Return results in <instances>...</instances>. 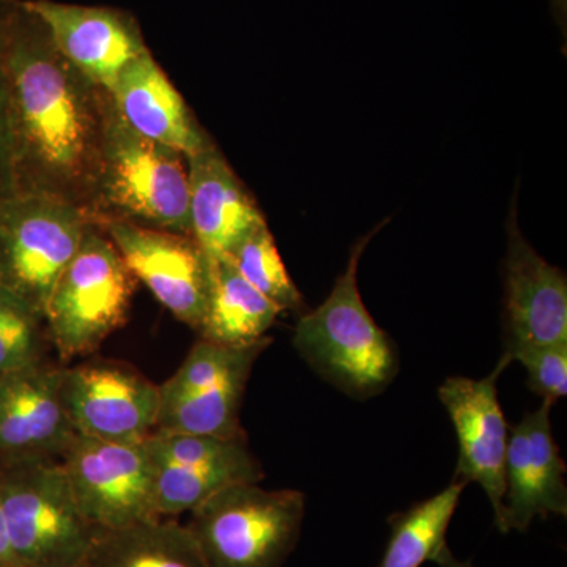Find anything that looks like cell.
<instances>
[{
    "label": "cell",
    "mask_w": 567,
    "mask_h": 567,
    "mask_svg": "<svg viewBox=\"0 0 567 567\" xmlns=\"http://www.w3.org/2000/svg\"><path fill=\"white\" fill-rule=\"evenodd\" d=\"M0 503L20 567H76L96 532L82 516L61 461L0 462Z\"/></svg>",
    "instance_id": "3957f363"
},
{
    "label": "cell",
    "mask_w": 567,
    "mask_h": 567,
    "mask_svg": "<svg viewBox=\"0 0 567 567\" xmlns=\"http://www.w3.org/2000/svg\"><path fill=\"white\" fill-rule=\"evenodd\" d=\"M85 230L81 212L58 194L13 192L0 197V286L43 317Z\"/></svg>",
    "instance_id": "8992f818"
},
{
    "label": "cell",
    "mask_w": 567,
    "mask_h": 567,
    "mask_svg": "<svg viewBox=\"0 0 567 567\" xmlns=\"http://www.w3.org/2000/svg\"><path fill=\"white\" fill-rule=\"evenodd\" d=\"M432 563H436V565L442 567H473L472 563L461 561V559L454 557L453 551H451L447 546L443 547L442 550L436 554Z\"/></svg>",
    "instance_id": "4316f807"
},
{
    "label": "cell",
    "mask_w": 567,
    "mask_h": 567,
    "mask_svg": "<svg viewBox=\"0 0 567 567\" xmlns=\"http://www.w3.org/2000/svg\"><path fill=\"white\" fill-rule=\"evenodd\" d=\"M505 353L567 342L565 271L536 252L518 229L516 204L507 221Z\"/></svg>",
    "instance_id": "7c38bea8"
},
{
    "label": "cell",
    "mask_w": 567,
    "mask_h": 567,
    "mask_svg": "<svg viewBox=\"0 0 567 567\" xmlns=\"http://www.w3.org/2000/svg\"><path fill=\"white\" fill-rule=\"evenodd\" d=\"M24 2L43 22L66 62L107 93L122 71L147 51L136 21L123 11L52 0Z\"/></svg>",
    "instance_id": "4fadbf2b"
},
{
    "label": "cell",
    "mask_w": 567,
    "mask_h": 567,
    "mask_svg": "<svg viewBox=\"0 0 567 567\" xmlns=\"http://www.w3.org/2000/svg\"><path fill=\"white\" fill-rule=\"evenodd\" d=\"M227 257L254 289L278 305L282 311H303V297L279 256L267 223L256 227Z\"/></svg>",
    "instance_id": "7402d4cb"
},
{
    "label": "cell",
    "mask_w": 567,
    "mask_h": 567,
    "mask_svg": "<svg viewBox=\"0 0 567 567\" xmlns=\"http://www.w3.org/2000/svg\"><path fill=\"white\" fill-rule=\"evenodd\" d=\"M511 360L524 364L528 386L546 404L554 405L567 394V342L518 350Z\"/></svg>",
    "instance_id": "cb8c5ba5"
},
{
    "label": "cell",
    "mask_w": 567,
    "mask_h": 567,
    "mask_svg": "<svg viewBox=\"0 0 567 567\" xmlns=\"http://www.w3.org/2000/svg\"><path fill=\"white\" fill-rule=\"evenodd\" d=\"M466 487L454 480L432 498L390 518L391 535L380 567H421L446 546V533Z\"/></svg>",
    "instance_id": "ffe728a7"
},
{
    "label": "cell",
    "mask_w": 567,
    "mask_h": 567,
    "mask_svg": "<svg viewBox=\"0 0 567 567\" xmlns=\"http://www.w3.org/2000/svg\"><path fill=\"white\" fill-rule=\"evenodd\" d=\"M82 516L95 529H115L158 518L155 465L141 443L78 434L59 458Z\"/></svg>",
    "instance_id": "ba28073f"
},
{
    "label": "cell",
    "mask_w": 567,
    "mask_h": 567,
    "mask_svg": "<svg viewBox=\"0 0 567 567\" xmlns=\"http://www.w3.org/2000/svg\"><path fill=\"white\" fill-rule=\"evenodd\" d=\"M188 162L192 237L207 260L229 256L256 227L267 221L210 142Z\"/></svg>",
    "instance_id": "2e32d148"
},
{
    "label": "cell",
    "mask_w": 567,
    "mask_h": 567,
    "mask_svg": "<svg viewBox=\"0 0 567 567\" xmlns=\"http://www.w3.org/2000/svg\"><path fill=\"white\" fill-rule=\"evenodd\" d=\"M134 281L110 237L87 227L43 312L48 339L63 363L96 352L125 324Z\"/></svg>",
    "instance_id": "5b68a950"
},
{
    "label": "cell",
    "mask_w": 567,
    "mask_h": 567,
    "mask_svg": "<svg viewBox=\"0 0 567 567\" xmlns=\"http://www.w3.org/2000/svg\"><path fill=\"white\" fill-rule=\"evenodd\" d=\"M89 567H208L196 539L177 518H151L126 527L99 529Z\"/></svg>",
    "instance_id": "ac0fdd59"
},
{
    "label": "cell",
    "mask_w": 567,
    "mask_h": 567,
    "mask_svg": "<svg viewBox=\"0 0 567 567\" xmlns=\"http://www.w3.org/2000/svg\"><path fill=\"white\" fill-rule=\"evenodd\" d=\"M63 365L0 374V462L61 458L76 436L61 398Z\"/></svg>",
    "instance_id": "5bb4252c"
},
{
    "label": "cell",
    "mask_w": 567,
    "mask_h": 567,
    "mask_svg": "<svg viewBox=\"0 0 567 567\" xmlns=\"http://www.w3.org/2000/svg\"><path fill=\"white\" fill-rule=\"evenodd\" d=\"M106 227L134 279L144 282L175 319L199 331L207 315L210 271L196 240L128 219H114Z\"/></svg>",
    "instance_id": "30bf717a"
},
{
    "label": "cell",
    "mask_w": 567,
    "mask_h": 567,
    "mask_svg": "<svg viewBox=\"0 0 567 567\" xmlns=\"http://www.w3.org/2000/svg\"><path fill=\"white\" fill-rule=\"evenodd\" d=\"M0 567H20L17 557H14L13 547H11L9 527H7L2 503H0Z\"/></svg>",
    "instance_id": "484cf974"
},
{
    "label": "cell",
    "mask_w": 567,
    "mask_h": 567,
    "mask_svg": "<svg viewBox=\"0 0 567 567\" xmlns=\"http://www.w3.org/2000/svg\"><path fill=\"white\" fill-rule=\"evenodd\" d=\"M382 227L357 241L327 300L303 312L293 331L295 349L306 363L354 399L382 393L399 372L398 350L369 315L358 289L361 257Z\"/></svg>",
    "instance_id": "7a4b0ae2"
},
{
    "label": "cell",
    "mask_w": 567,
    "mask_h": 567,
    "mask_svg": "<svg viewBox=\"0 0 567 567\" xmlns=\"http://www.w3.org/2000/svg\"><path fill=\"white\" fill-rule=\"evenodd\" d=\"M254 365H245L181 404L159 412L155 431L246 439L240 409Z\"/></svg>",
    "instance_id": "44dd1931"
},
{
    "label": "cell",
    "mask_w": 567,
    "mask_h": 567,
    "mask_svg": "<svg viewBox=\"0 0 567 567\" xmlns=\"http://www.w3.org/2000/svg\"><path fill=\"white\" fill-rule=\"evenodd\" d=\"M210 295L199 333L219 346H248L267 338L282 309L254 289L229 257L208 260Z\"/></svg>",
    "instance_id": "d6986e66"
},
{
    "label": "cell",
    "mask_w": 567,
    "mask_h": 567,
    "mask_svg": "<svg viewBox=\"0 0 567 567\" xmlns=\"http://www.w3.org/2000/svg\"><path fill=\"white\" fill-rule=\"evenodd\" d=\"M110 95L118 118L130 130L186 159L208 142L194 125L181 93L148 50L122 71Z\"/></svg>",
    "instance_id": "e0dca14e"
},
{
    "label": "cell",
    "mask_w": 567,
    "mask_h": 567,
    "mask_svg": "<svg viewBox=\"0 0 567 567\" xmlns=\"http://www.w3.org/2000/svg\"><path fill=\"white\" fill-rule=\"evenodd\" d=\"M47 338L43 317L0 286V374L44 361Z\"/></svg>",
    "instance_id": "603a6c76"
},
{
    "label": "cell",
    "mask_w": 567,
    "mask_h": 567,
    "mask_svg": "<svg viewBox=\"0 0 567 567\" xmlns=\"http://www.w3.org/2000/svg\"><path fill=\"white\" fill-rule=\"evenodd\" d=\"M550 409L543 402L511 431L502 533H525L535 518L567 516L566 464L551 431Z\"/></svg>",
    "instance_id": "9a60e30c"
},
{
    "label": "cell",
    "mask_w": 567,
    "mask_h": 567,
    "mask_svg": "<svg viewBox=\"0 0 567 567\" xmlns=\"http://www.w3.org/2000/svg\"><path fill=\"white\" fill-rule=\"evenodd\" d=\"M76 567H89V566H87V565H85V563H82V565L76 566Z\"/></svg>",
    "instance_id": "83f0119b"
},
{
    "label": "cell",
    "mask_w": 567,
    "mask_h": 567,
    "mask_svg": "<svg viewBox=\"0 0 567 567\" xmlns=\"http://www.w3.org/2000/svg\"><path fill=\"white\" fill-rule=\"evenodd\" d=\"M3 69L13 192L52 194L51 182H76L91 173L99 136L81 87L87 80L21 0H11L7 13Z\"/></svg>",
    "instance_id": "6da1fadb"
},
{
    "label": "cell",
    "mask_w": 567,
    "mask_h": 567,
    "mask_svg": "<svg viewBox=\"0 0 567 567\" xmlns=\"http://www.w3.org/2000/svg\"><path fill=\"white\" fill-rule=\"evenodd\" d=\"M61 398L76 434L92 439L141 443L158 423L159 385L122 361L63 365Z\"/></svg>",
    "instance_id": "9c48e42d"
},
{
    "label": "cell",
    "mask_w": 567,
    "mask_h": 567,
    "mask_svg": "<svg viewBox=\"0 0 567 567\" xmlns=\"http://www.w3.org/2000/svg\"><path fill=\"white\" fill-rule=\"evenodd\" d=\"M11 0H0V197L13 192L9 115H7V80L3 69V29Z\"/></svg>",
    "instance_id": "d4e9b609"
},
{
    "label": "cell",
    "mask_w": 567,
    "mask_h": 567,
    "mask_svg": "<svg viewBox=\"0 0 567 567\" xmlns=\"http://www.w3.org/2000/svg\"><path fill=\"white\" fill-rule=\"evenodd\" d=\"M103 189L130 221L189 235V178L181 153L114 118L103 141Z\"/></svg>",
    "instance_id": "52a82bcc"
},
{
    "label": "cell",
    "mask_w": 567,
    "mask_h": 567,
    "mask_svg": "<svg viewBox=\"0 0 567 567\" xmlns=\"http://www.w3.org/2000/svg\"><path fill=\"white\" fill-rule=\"evenodd\" d=\"M305 509L301 492L234 484L189 513L186 527L208 567H282L297 547Z\"/></svg>",
    "instance_id": "277c9868"
},
{
    "label": "cell",
    "mask_w": 567,
    "mask_h": 567,
    "mask_svg": "<svg viewBox=\"0 0 567 567\" xmlns=\"http://www.w3.org/2000/svg\"><path fill=\"white\" fill-rule=\"evenodd\" d=\"M511 357L503 353L494 371L480 380L450 377L439 388V398L453 421L458 443L454 480L477 483L486 492L495 514L496 528L503 529L505 514V465L507 431L505 413L498 401L499 377Z\"/></svg>",
    "instance_id": "8fae6325"
}]
</instances>
